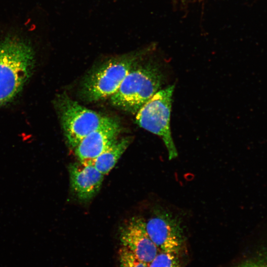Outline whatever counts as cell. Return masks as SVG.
<instances>
[{"label":"cell","instance_id":"cell-1","mask_svg":"<svg viewBox=\"0 0 267 267\" xmlns=\"http://www.w3.org/2000/svg\"><path fill=\"white\" fill-rule=\"evenodd\" d=\"M30 19L22 24H4L0 39V106L21 90L33 71L35 51L27 34Z\"/></svg>","mask_w":267,"mask_h":267},{"label":"cell","instance_id":"cell-2","mask_svg":"<svg viewBox=\"0 0 267 267\" xmlns=\"http://www.w3.org/2000/svg\"><path fill=\"white\" fill-rule=\"evenodd\" d=\"M140 60L133 66L117 91L110 97L114 106L132 113H136L160 90L164 81L162 72L157 64L141 63Z\"/></svg>","mask_w":267,"mask_h":267},{"label":"cell","instance_id":"cell-3","mask_svg":"<svg viewBox=\"0 0 267 267\" xmlns=\"http://www.w3.org/2000/svg\"><path fill=\"white\" fill-rule=\"evenodd\" d=\"M142 50L111 58L91 71L84 80L81 95L86 101L110 97L118 90L133 66L141 60Z\"/></svg>","mask_w":267,"mask_h":267},{"label":"cell","instance_id":"cell-4","mask_svg":"<svg viewBox=\"0 0 267 267\" xmlns=\"http://www.w3.org/2000/svg\"><path fill=\"white\" fill-rule=\"evenodd\" d=\"M174 85L160 89L136 113V122L144 129L159 136L168 151L170 160L178 153L170 128V116Z\"/></svg>","mask_w":267,"mask_h":267},{"label":"cell","instance_id":"cell-5","mask_svg":"<svg viewBox=\"0 0 267 267\" xmlns=\"http://www.w3.org/2000/svg\"><path fill=\"white\" fill-rule=\"evenodd\" d=\"M56 104L65 137L74 148L89 134L115 120L89 109L65 95H59Z\"/></svg>","mask_w":267,"mask_h":267},{"label":"cell","instance_id":"cell-6","mask_svg":"<svg viewBox=\"0 0 267 267\" xmlns=\"http://www.w3.org/2000/svg\"><path fill=\"white\" fill-rule=\"evenodd\" d=\"M149 237L159 251L178 254L184 243V233L179 219L170 211L158 207L145 221Z\"/></svg>","mask_w":267,"mask_h":267},{"label":"cell","instance_id":"cell-7","mask_svg":"<svg viewBox=\"0 0 267 267\" xmlns=\"http://www.w3.org/2000/svg\"><path fill=\"white\" fill-rule=\"evenodd\" d=\"M119 237L122 246L147 266L160 251L147 233L142 218L129 219L121 226Z\"/></svg>","mask_w":267,"mask_h":267},{"label":"cell","instance_id":"cell-8","mask_svg":"<svg viewBox=\"0 0 267 267\" xmlns=\"http://www.w3.org/2000/svg\"><path fill=\"white\" fill-rule=\"evenodd\" d=\"M120 131L119 123L115 120L89 134L75 148V153L79 161L85 163H92L118 140Z\"/></svg>","mask_w":267,"mask_h":267},{"label":"cell","instance_id":"cell-9","mask_svg":"<svg viewBox=\"0 0 267 267\" xmlns=\"http://www.w3.org/2000/svg\"><path fill=\"white\" fill-rule=\"evenodd\" d=\"M69 172L72 191L79 200L88 201L98 193L104 175L92 163L79 161L72 163L69 167Z\"/></svg>","mask_w":267,"mask_h":267},{"label":"cell","instance_id":"cell-10","mask_svg":"<svg viewBox=\"0 0 267 267\" xmlns=\"http://www.w3.org/2000/svg\"><path fill=\"white\" fill-rule=\"evenodd\" d=\"M130 142V137H126L118 139L92 161L93 166L103 175L107 174L115 166Z\"/></svg>","mask_w":267,"mask_h":267},{"label":"cell","instance_id":"cell-11","mask_svg":"<svg viewBox=\"0 0 267 267\" xmlns=\"http://www.w3.org/2000/svg\"><path fill=\"white\" fill-rule=\"evenodd\" d=\"M178 254L159 251L148 267H179Z\"/></svg>","mask_w":267,"mask_h":267},{"label":"cell","instance_id":"cell-12","mask_svg":"<svg viewBox=\"0 0 267 267\" xmlns=\"http://www.w3.org/2000/svg\"><path fill=\"white\" fill-rule=\"evenodd\" d=\"M120 267H148V266L138 259L134 254L121 246L118 252Z\"/></svg>","mask_w":267,"mask_h":267},{"label":"cell","instance_id":"cell-13","mask_svg":"<svg viewBox=\"0 0 267 267\" xmlns=\"http://www.w3.org/2000/svg\"><path fill=\"white\" fill-rule=\"evenodd\" d=\"M236 267H267V262L263 260H249L240 263Z\"/></svg>","mask_w":267,"mask_h":267}]
</instances>
